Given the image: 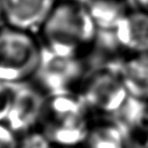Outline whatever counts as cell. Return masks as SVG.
Returning <instances> with one entry per match:
<instances>
[{
	"mask_svg": "<svg viewBox=\"0 0 148 148\" xmlns=\"http://www.w3.org/2000/svg\"><path fill=\"white\" fill-rule=\"evenodd\" d=\"M116 69L129 96L148 103V52L123 55Z\"/></svg>",
	"mask_w": 148,
	"mask_h": 148,
	"instance_id": "obj_9",
	"label": "cell"
},
{
	"mask_svg": "<svg viewBox=\"0 0 148 148\" xmlns=\"http://www.w3.org/2000/svg\"><path fill=\"white\" fill-rule=\"evenodd\" d=\"M99 29L84 4L60 0L38 30L45 49L86 58L96 41Z\"/></svg>",
	"mask_w": 148,
	"mask_h": 148,
	"instance_id": "obj_1",
	"label": "cell"
},
{
	"mask_svg": "<svg viewBox=\"0 0 148 148\" xmlns=\"http://www.w3.org/2000/svg\"><path fill=\"white\" fill-rule=\"evenodd\" d=\"M65 1H70V2H76V3H80V4H86L89 3V1L90 0H65Z\"/></svg>",
	"mask_w": 148,
	"mask_h": 148,
	"instance_id": "obj_16",
	"label": "cell"
},
{
	"mask_svg": "<svg viewBox=\"0 0 148 148\" xmlns=\"http://www.w3.org/2000/svg\"><path fill=\"white\" fill-rule=\"evenodd\" d=\"M78 93L92 115L117 114L130 99L117 69L107 66L88 70Z\"/></svg>",
	"mask_w": 148,
	"mask_h": 148,
	"instance_id": "obj_4",
	"label": "cell"
},
{
	"mask_svg": "<svg viewBox=\"0 0 148 148\" xmlns=\"http://www.w3.org/2000/svg\"><path fill=\"white\" fill-rule=\"evenodd\" d=\"M56 148H81V147H56Z\"/></svg>",
	"mask_w": 148,
	"mask_h": 148,
	"instance_id": "obj_18",
	"label": "cell"
},
{
	"mask_svg": "<svg viewBox=\"0 0 148 148\" xmlns=\"http://www.w3.org/2000/svg\"><path fill=\"white\" fill-rule=\"evenodd\" d=\"M48 95L35 82L17 83L11 111L5 123L18 135L39 127Z\"/></svg>",
	"mask_w": 148,
	"mask_h": 148,
	"instance_id": "obj_6",
	"label": "cell"
},
{
	"mask_svg": "<svg viewBox=\"0 0 148 148\" xmlns=\"http://www.w3.org/2000/svg\"><path fill=\"white\" fill-rule=\"evenodd\" d=\"M60 0H1L3 23L38 33Z\"/></svg>",
	"mask_w": 148,
	"mask_h": 148,
	"instance_id": "obj_7",
	"label": "cell"
},
{
	"mask_svg": "<svg viewBox=\"0 0 148 148\" xmlns=\"http://www.w3.org/2000/svg\"><path fill=\"white\" fill-rule=\"evenodd\" d=\"M18 148H56L40 127H35L18 135Z\"/></svg>",
	"mask_w": 148,
	"mask_h": 148,
	"instance_id": "obj_12",
	"label": "cell"
},
{
	"mask_svg": "<svg viewBox=\"0 0 148 148\" xmlns=\"http://www.w3.org/2000/svg\"><path fill=\"white\" fill-rule=\"evenodd\" d=\"M2 22H3V12H2V3H1V0H0V26H1Z\"/></svg>",
	"mask_w": 148,
	"mask_h": 148,
	"instance_id": "obj_17",
	"label": "cell"
},
{
	"mask_svg": "<svg viewBox=\"0 0 148 148\" xmlns=\"http://www.w3.org/2000/svg\"><path fill=\"white\" fill-rule=\"evenodd\" d=\"M81 148H127L123 132L109 120L93 122Z\"/></svg>",
	"mask_w": 148,
	"mask_h": 148,
	"instance_id": "obj_11",
	"label": "cell"
},
{
	"mask_svg": "<svg viewBox=\"0 0 148 148\" xmlns=\"http://www.w3.org/2000/svg\"><path fill=\"white\" fill-rule=\"evenodd\" d=\"M43 47L36 33L0 26V80L23 83L33 80L42 58Z\"/></svg>",
	"mask_w": 148,
	"mask_h": 148,
	"instance_id": "obj_3",
	"label": "cell"
},
{
	"mask_svg": "<svg viewBox=\"0 0 148 148\" xmlns=\"http://www.w3.org/2000/svg\"><path fill=\"white\" fill-rule=\"evenodd\" d=\"M84 58L51 52L43 48L34 82L47 95L78 92L88 73Z\"/></svg>",
	"mask_w": 148,
	"mask_h": 148,
	"instance_id": "obj_5",
	"label": "cell"
},
{
	"mask_svg": "<svg viewBox=\"0 0 148 148\" xmlns=\"http://www.w3.org/2000/svg\"><path fill=\"white\" fill-rule=\"evenodd\" d=\"M93 124L78 92L48 95L39 127L56 147H81Z\"/></svg>",
	"mask_w": 148,
	"mask_h": 148,
	"instance_id": "obj_2",
	"label": "cell"
},
{
	"mask_svg": "<svg viewBox=\"0 0 148 148\" xmlns=\"http://www.w3.org/2000/svg\"><path fill=\"white\" fill-rule=\"evenodd\" d=\"M135 8L148 14V0H134Z\"/></svg>",
	"mask_w": 148,
	"mask_h": 148,
	"instance_id": "obj_15",
	"label": "cell"
},
{
	"mask_svg": "<svg viewBox=\"0 0 148 148\" xmlns=\"http://www.w3.org/2000/svg\"><path fill=\"white\" fill-rule=\"evenodd\" d=\"M15 83H10L0 80V123H5L11 111L15 90Z\"/></svg>",
	"mask_w": 148,
	"mask_h": 148,
	"instance_id": "obj_13",
	"label": "cell"
},
{
	"mask_svg": "<svg viewBox=\"0 0 148 148\" xmlns=\"http://www.w3.org/2000/svg\"><path fill=\"white\" fill-rule=\"evenodd\" d=\"M86 8L101 32H112L132 9L127 0H90Z\"/></svg>",
	"mask_w": 148,
	"mask_h": 148,
	"instance_id": "obj_10",
	"label": "cell"
},
{
	"mask_svg": "<svg viewBox=\"0 0 148 148\" xmlns=\"http://www.w3.org/2000/svg\"><path fill=\"white\" fill-rule=\"evenodd\" d=\"M121 53L137 54L148 52V14L132 8L112 30Z\"/></svg>",
	"mask_w": 148,
	"mask_h": 148,
	"instance_id": "obj_8",
	"label": "cell"
},
{
	"mask_svg": "<svg viewBox=\"0 0 148 148\" xmlns=\"http://www.w3.org/2000/svg\"><path fill=\"white\" fill-rule=\"evenodd\" d=\"M0 148H18V134L7 123H0Z\"/></svg>",
	"mask_w": 148,
	"mask_h": 148,
	"instance_id": "obj_14",
	"label": "cell"
}]
</instances>
